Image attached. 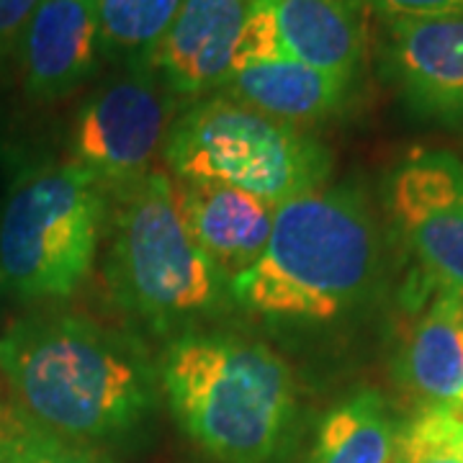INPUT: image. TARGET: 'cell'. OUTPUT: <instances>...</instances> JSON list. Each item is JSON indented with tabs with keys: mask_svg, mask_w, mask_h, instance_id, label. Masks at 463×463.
<instances>
[{
	"mask_svg": "<svg viewBox=\"0 0 463 463\" xmlns=\"http://www.w3.org/2000/svg\"><path fill=\"white\" fill-rule=\"evenodd\" d=\"M0 373L21 422L100 448L155 410L157 371L137 337L67 312L29 315L0 337Z\"/></svg>",
	"mask_w": 463,
	"mask_h": 463,
	"instance_id": "cell-1",
	"label": "cell"
},
{
	"mask_svg": "<svg viewBox=\"0 0 463 463\" xmlns=\"http://www.w3.org/2000/svg\"><path fill=\"white\" fill-rule=\"evenodd\" d=\"M381 242L355 188H315L276 206L255 265L230 281V298L265 319L332 322L376 288Z\"/></svg>",
	"mask_w": 463,
	"mask_h": 463,
	"instance_id": "cell-2",
	"label": "cell"
},
{
	"mask_svg": "<svg viewBox=\"0 0 463 463\" xmlns=\"http://www.w3.org/2000/svg\"><path fill=\"white\" fill-rule=\"evenodd\" d=\"M160 383L183 432L214 463H279L298 392L281 355L258 340L185 332L170 340Z\"/></svg>",
	"mask_w": 463,
	"mask_h": 463,
	"instance_id": "cell-3",
	"label": "cell"
},
{
	"mask_svg": "<svg viewBox=\"0 0 463 463\" xmlns=\"http://www.w3.org/2000/svg\"><path fill=\"white\" fill-rule=\"evenodd\" d=\"M109 283L129 315L173 340L230 298V283L191 240L173 181L160 170L116 191Z\"/></svg>",
	"mask_w": 463,
	"mask_h": 463,
	"instance_id": "cell-4",
	"label": "cell"
},
{
	"mask_svg": "<svg viewBox=\"0 0 463 463\" xmlns=\"http://www.w3.org/2000/svg\"><path fill=\"white\" fill-rule=\"evenodd\" d=\"M106 188L75 160L26 167L0 203V286L21 301L70 298L93 270Z\"/></svg>",
	"mask_w": 463,
	"mask_h": 463,
	"instance_id": "cell-5",
	"label": "cell"
},
{
	"mask_svg": "<svg viewBox=\"0 0 463 463\" xmlns=\"http://www.w3.org/2000/svg\"><path fill=\"white\" fill-rule=\"evenodd\" d=\"M163 157L178 181L227 185L273 206L322 188L332 170L315 137L224 93L175 116Z\"/></svg>",
	"mask_w": 463,
	"mask_h": 463,
	"instance_id": "cell-6",
	"label": "cell"
},
{
	"mask_svg": "<svg viewBox=\"0 0 463 463\" xmlns=\"http://www.w3.org/2000/svg\"><path fill=\"white\" fill-rule=\"evenodd\" d=\"M178 96L152 67H127L85 100L72 124V160L106 191L152 173L175 121Z\"/></svg>",
	"mask_w": 463,
	"mask_h": 463,
	"instance_id": "cell-7",
	"label": "cell"
},
{
	"mask_svg": "<svg viewBox=\"0 0 463 463\" xmlns=\"http://www.w3.org/2000/svg\"><path fill=\"white\" fill-rule=\"evenodd\" d=\"M397 230L438 288L463 297V163L450 152H414L389 181Z\"/></svg>",
	"mask_w": 463,
	"mask_h": 463,
	"instance_id": "cell-8",
	"label": "cell"
},
{
	"mask_svg": "<svg viewBox=\"0 0 463 463\" xmlns=\"http://www.w3.org/2000/svg\"><path fill=\"white\" fill-rule=\"evenodd\" d=\"M381 70L412 114L463 127V16L386 21Z\"/></svg>",
	"mask_w": 463,
	"mask_h": 463,
	"instance_id": "cell-9",
	"label": "cell"
},
{
	"mask_svg": "<svg viewBox=\"0 0 463 463\" xmlns=\"http://www.w3.org/2000/svg\"><path fill=\"white\" fill-rule=\"evenodd\" d=\"M263 0H181L152 70L178 99L219 90L234 72L237 52Z\"/></svg>",
	"mask_w": 463,
	"mask_h": 463,
	"instance_id": "cell-10",
	"label": "cell"
},
{
	"mask_svg": "<svg viewBox=\"0 0 463 463\" xmlns=\"http://www.w3.org/2000/svg\"><path fill=\"white\" fill-rule=\"evenodd\" d=\"M16 54L21 85L29 99L70 96L99 67V0H42Z\"/></svg>",
	"mask_w": 463,
	"mask_h": 463,
	"instance_id": "cell-11",
	"label": "cell"
},
{
	"mask_svg": "<svg viewBox=\"0 0 463 463\" xmlns=\"http://www.w3.org/2000/svg\"><path fill=\"white\" fill-rule=\"evenodd\" d=\"M173 188L185 230L222 279L230 283L250 270L270 240L276 206L216 183L178 181Z\"/></svg>",
	"mask_w": 463,
	"mask_h": 463,
	"instance_id": "cell-12",
	"label": "cell"
},
{
	"mask_svg": "<svg viewBox=\"0 0 463 463\" xmlns=\"http://www.w3.org/2000/svg\"><path fill=\"white\" fill-rule=\"evenodd\" d=\"M355 83L304 65L291 57H273L234 70L219 93L291 127H312L340 114Z\"/></svg>",
	"mask_w": 463,
	"mask_h": 463,
	"instance_id": "cell-13",
	"label": "cell"
},
{
	"mask_svg": "<svg viewBox=\"0 0 463 463\" xmlns=\"http://www.w3.org/2000/svg\"><path fill=\"white\" fill-rule=\"evenodd\" d=\"M286 57L358 83L365 62L364 0H268Z\"/></svg>",
	"mask_w": 463,
	"mask_h": 463,
	"instance_id": "cell-14",
	"label": "cell"
},
{
	"mask_svg": "<svg viewBox=\"0 0 463 463\" xmlns=\"http://www.w3.org/2000/svg\"><path fill=\"white\" fill-rule=\"evenodd\" d=\"M402 386L425 407L456 404L463 392V297L440 288L414 322L397 358Z\"/></svg>",
	"mask_w": 463,
	"mask_h": 463,
	"instance_id": "cell-15",
	"label": "cell"
},
{
	"mask_svg": "<svg viewBox=\"0 0 463 463\" xmlns=\"http://www.w3.org/2000/svg\"><path fill=\"white\" fill-rule=\"evenodd\" d=\"M397 425L373 389H358L325 414L304 463H392Z\"/></svg>",
	"mask_w": 463,
	"mask_h": 463,
	"instance_id": "cell-16",
	"label": "cell"
},
{
	"mask_svg": "<svg viewBox=\"0 0 463 463\" xmlns=\"http://www.w3.org/2000/svg\"><path fill=\"white\" fill-rule=\"evenodd\" d=\"M181 0H99L100 57L152 67Z\"/></svg>",
	"mask_w": 463,
	"mask_h": 463,
	"instance_id": "cell-17",
	"label": "cell"
},
{
	"mask_svg": "<svg viewBox=\"0 0 463 463\" xmlns=\"http://www.w3.org/2000/svg\"><path fill=\"white\" fill-rule=\"evenodd\" d=\"M0 463H114L100 448L75 446L33 430L16 414L14 425L0 432Z\"/></svg>",
	"mask_w": 463,
	"mask_h": 463,
	"instance_id": "cell-18",
	"label": "cell"
},
{
	"mask_svg": "<svg viewBox=\"0 0 463 463\" xmlns=\"http://www.w3.org/2000/svg\"><path fill=\"white\" fill-rule=\"evenodd\" d=\"M364 5L386 21L463 16V0H364Z\"/></svg>",
	"mask_w": 463,
	"mask_h": 463,
	"instance_id": "cell-19",
	"label": "cell"
},
{
	"mask_svg": "<svg viewBox=\"0 0 463 463\" xmlns=\"http://www.w3.org/2000/svg\"><path fill=\"white\" fill-rule=\"evenodd\" d=\"M42 0H0V60L16 54Z\"/></svg>",
	"mask_w": 463,
	"mask_h": 463,
	"instance_id": "cell-20",
	"label": "cell"
},
{
	"mask_svg": "<svg viewBox=\"0 0 463 463\" xmlns=\"http://www.w3.org/2000/svg\"><path fill=\"white\" fill-rule=\"evenodd\" d=\"M397 463H463L456 453H425L414 458H397Z\"/></svg>",
	"mask_w": 463,
	"mask_h": 463,
	"instance_id": "cell-21",
	"label": "cell"
},
{
	"mask_svg": "<svg viewBox=\"0 0 463 463\" xmlns=\"http://www.w3.org/2000/svg\"><path fill=\"white\" fill-rule=\"evenodd\" d=\"M453 453H456V456L463 461V430L461 435H458V440H456V450H453Z\"/></svg>",
	"mask_w": 463,
	"mask_h": 463,
	"instance_id": "cell-22",
	"label": "cell"
},
{
	"mask_svg": "<svg viewBox=\"0 0 463 463\" xmlns=\"http://www.w3.org/2000/svg\"><path fill=\"white\" fill-rule=\"evenodd\" d=\"M0 147H3V106H0Z\"/></svg>",
	"mask_w": 463,
	"mask_h": 463,
	"instance_id": "cell-23",
	"label": "cell"
},
{
	"mask_svg": "<svg viewBox=\"0 0 463 463\" xmlns=\"http://www.w3.org/2000/svg\"><path fill=\"white\" fill-rule=\"evenodd\" d=\"M456 407L463 412V392H461V397H458V402H456Z\"/></svg>",
	"mask_w": 463,
	"mask_h": 463,
	"instance_id": "cell-24",
	"label": "cell"
}]
</instances>
